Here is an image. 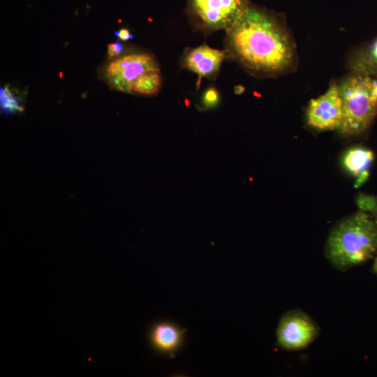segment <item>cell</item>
Returning a JSON list of instances; mask_svg holds the SVG:
<instances>
[{"mask_svg": "<svg viewBox=\"0 0 377 377\" xmlns=\"http://www.w3.org/2000/svg\"><path fill=\"white\" fill-rule=\"evenodd\" d=\"M342 119L338 128L348 136L359 135L377 115V80L368 75H352L339 85Z\"/></svg>", "mask_w": 377, "mask_h": 377, "instance_id": "cell-3", "label": "cell"}, {"mask_svg": "<svg viewBox=\"0 0 377 377\" xmlns=\"http://www.w3.org/2000/svg\"><path fill=\"white\" fill-rule=\"evenodd\" d=\"M226 56V51L214 49L203 44L188 50L184 54L182 66L198 75V87L202 77H211L216 74Z\"/></svg>", "mask_w": 377, "mask_h": 377, "instance_id": "cell-8", "label": "cell"}, {"mask_svg": "<svg viewBox=\"0 0 377 377\" xmlns=\"http://www.w3.org/2000/svg\"><path fill=\"white\" fill-rule=\"evenodd\" d=\"M342 119V100L339 85L333 82L322 96L311 99L306 109V121L320 131L338 128Z\"/></svg>", "mask_w": 377, "mask_h": 377, "instance_id": "cell-7", "label": "cell"}, {"mask_svg": "<svg viewBox=\"0 0 377 377\" xmlns=\"http://www.w3.org/2000/svg\"><path fill=\"white\" fill-rule=\"evenodd\" d=\"M245 91V88L244 86L238 84L235 86L234 87V93L237 95H240L243 94Z\"/></svg>", "mask_w": 377, "mask_h": 377, "instance_id": "cell-19", "label": "cell"}, {"mask_svg": "<svg viewBox=\"0 0 377 377\" xmlns=\"http://www.w3.org/2000/svg\"><path fill=\"white\" fill-rule=\"evenodd\" d=\"M226 31V54L250 71L277 74L293 61L288 34L273 16L260 9L249 6Z\"/></svg>", "mask_w": 377, "mask_h": 377, "instance_id": "cell-1", "label": "cell"}, {"mask_svg": "<svg viewBox=\"0 0 377 377\" xmlns=\"http://www.w3.org/2000/svg\"><path fill=\"white\" fill-rule=\"evenodd\" d=\"M248 0H188V15L204 33L226 30L249 6Z\"/></svg>", "mask_w": 377, "mask_h": 377, "instance_id": "cell-4", "label": "cell"}, {"mask_svg": "<svg viewBox=\"0 0 377 377\" xmlns=\"http://www.w3.org/2000/svg\"><path fill=\"white\" fill-rule=\"evenodd\" d=\"M327 259L334 268L346 271L371 259L377 253V226L362 211L339 221L325 244Z\"/></svg>", "mask_w": 377, "mask_h": 377, "instance_id": "cell-2", "label": "cell"}, {"mask_svg": "<svg viewBox=\"0 0 377 377\" xmlns=\"http://www.w3.org/2000/svg\"><path fill=\"white\" fill-rule=\"evenodd\" d=\"M160 71L158 64L151 54H130L112 61L108 65L105 77L112 88L132 94L134 82L142 75Z\"/></svg>", "mask_w": 377, "mask_h": 377, "instance_id": "cell-5", "label": "cell"}, {"mask_svg": "<svg viewBox=\"0 0 377 377\" xmlns=\"http://www.w3.org/2000/svg\"><path fill=\"white\" fill-rule=\"evenodd\" d=\"M160 71L147 73L141 75L133 84L132 94L146 96L156 94L161 87V77Z\"/></svg>", "mask_w": 377, "mask_h": 377, "instance_id": "cell-11", "label": "cell"}, {"mask_svg": "<svg viewBox=\"0 0 377 377\" xmlns=\"http://www.w3.org/2000/svg\"><path fill=\"white\" fill-rule=\"evenodd\" d=\"M318 332V325L308 314L294 309L281 318L276 329V342L283 349L298 350L311 344Z\"/></svg>", "mask_w": 377, "mask_h": 377, "instance_id": "cell-6", "label": "cell"}, {"mask_svg": "<svg viewBox=\"0 0 377 377\" xmlns=\"http://www.w3.org/2000/svg\"><path fill=\"white\" fill-rule=\"evenodd\" d=\"M219 101V94L214 87H209L202 95V103L205 109L216 106Z\"/></svg>", "mask_w": 377, "mask_h": 377, "instance_id": "cell-14", "label": "cell"}, {"mask_svg": "<svg viewBox=\"0 0 377 377\" xmlns=\"http://www.w3.org/2000/svg\"><path fill=\"white\" fill-rule=\"evenodd\" d=\"M369 63L371 65H377V39L372 44L369 53Z\"/></svg>", "mask_w": 377, "mask_h": 377, "instance_id": "cell-16", "label": "cell"}, {"mask_svg": "<svg viewBox=\"0 0 377 377\" xmlns=\"http://www.w3.org/2000/svg\"><path fill=\"white\" fill-rule=\"evenodd\" d=\"M123 50V45L119 42L110 43L108 45V52L110 58L119 55Z\"/></svg>", "mask_w": 377, "mask_h": 377, "instance_id": "cell-15", "label": "cell"}, {"mask_svg": "<svg viewBox=\"0 0 377 377\" xmlns=\"http://www.w3.org/2000/svg\"><path fill=\"white\" fill-rule=\"evenodd\" d=\"M186 332L170 322L158 321L149 329V342L156 352L172 357L182 346Z\"/></svg>", "mask_w": 377, "mask_h": 377, "instance_id": "cell-9", "label": "cell"}, {"mask_svg": "<svg viewBox=\"0 0 377 377\" xmlns=\"http://www.w3.org/2000/svg\"><path fill=\"white\" fill-rule=\"evenodd\" d=\"M369 171L365 170L361 172L357 177L355 181V187L357 188L364 184L369 178Z\"/></svg>", "mask_w": 377, "mask_h": 377, "instance_id": "cell-18", "label": "cell"}, {"mask_svg": "<svg viewBox=\"0 0 377 377\" xmlns=\"http://www.w3.org/2000/svg\"><path fill=\"white\" fill-rule=\"evenodd\" d=\"M356 204L360 211L370 212L377 226V195L359 193L356 198Z\"/></svg>", "mask_w": 377, "mask_h": 377, "instance_id": "cell-12", "label": "cell"}, {"mask_svg": "<svg viewBox=\"0 0 377 377\" xmlns=\"http://www.w3.org/2000/svg\"><path fill=\"white\" fill-rule=\"evenodd\" d=\"M374 159L372 150L363 147H355L346 151L343 157V164L348 172L357 177L361 172L369 170Z\"/></svg>", "mask_w": 377, "mask_h": 377, "instance_id": "cell-10", "label": "cell"}, {"mask_svg": "<svg viewBox=\"0 0 377 377\" xmlns=\"http://www.w3.org/2000/svg\"><path fill=\"white\" fill-rule=\"evenodd\" d=\"M1 105L3 109L12 112L22 110L17 99L7 87L1 89Z\"/></svg>", "mask_w": 377, "mask_h": 377, "instance_id": "cell-13", "label": "cell"}, {"mask_svg": "<svg viewBox=\"0 0 377 377\" xmlns=\"http://www.w3.org/2000/svg\"><path fill=\"white\" fill-rule=\"evenodd\" d=\"M115 34L122 41H126L133 38V35L126 28L121 29L118 32H116Z\"/></svg>", "mask_w": 377, "mask_h": 377, "instance_id": "cell-17", "label": "cell"}, {"mask_svg": "<svg viewBox=\"0 0 377 377\" xmlns=\"http://www.w3.org/2000/svg\"><path fill=\"white\" fill-rule=\"evenodd\" d=\"M372 272L377 275V255L375 256L371 267Z\"/></svg>", "mask_w": 377, "mask_h": 377, "instance_id": "cell-20", "label": "cell"}]
</instances>
